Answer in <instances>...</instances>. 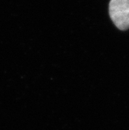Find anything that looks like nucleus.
I'll return each instance as SVG.
<instances>
[{"mask_svg":"<svg viewBox=\"0 0 129 130\" xmlns=\"http://www.w3.org/2000/svg\"><path fill=\"white\" fill-rule=\"evenodd\" d=\"M109 13L119 29L124 30L129 28V0H111Z\"/></svg>","mask_w":129,"mask_h":130,"instance_id":"nucleus-1","label":"nucleus"}]
</instances>
